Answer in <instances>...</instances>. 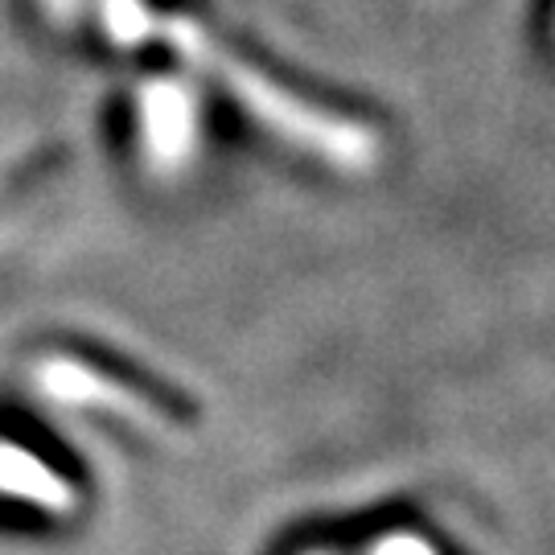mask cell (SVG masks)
<instances>
[{"mask_svg": "<svg viewBox=\"0 0 555 555\" xmlns=\"http://www.w3.org/2000/svg\"><path fill=\"white\" fill-rule=\"evenodd\" d=\"M157 29L194 70H202L206 79L219 82L227 95H235L263 128H272V132L284 137L288 144L309 149L313 157L330 160V165H341V169H354V173L358 169H371L378 160V140L371 128H362L354 119L318 112V107H309V103L297 100V95H288L284 87H276L272 79H263L247 62H238L235 54H227L219 41L202 29L198 21L165 17V21H157Z\"/></svg>", "mask_w": 555, "mask_h": 555, "instance_id": "1", "label": "cell"}, {"mask_svg": "<svg viewBox=\"0 0 555 555\" xmlns=\"http://www.w3.org/2000/svg\"><path fill=\"white\" fill-rule=\"evenodd\" d=\"M38 387L59 403L100 408V412H112V416L140 424V428H153V433L173 428V420L165 416L153 399H144L140 391L124 387L119 378L100 375V371H91L87 362H75V358H46L38 366Z\"/></svg>", "mask_w": 555, "mask_h": 555, "instance_id": "2", "label": "cell"}, {"mask_svg": "<svg viewBox=\"0 0 555 555\" xmlns=\"http://www.w3.org/2000/svg\"><path fill=\"white\" fill-rule=\"evenodd\" d=\"M144 157L160 173H178L198 144V103L173 79H157L140 91Z\"/></svg>", "mask_w": 555, "mask_h": 555, "instance_id": "3", "label": "cell"}, {"mask_svg": "<svg viewBox=\"0 0 555 555\" xmlns=\"http://www.w3.org/2000/svg\"><path fill=\"white\" fill-rule=\"evenodd\" d=\"M0 494L29 502L50 515H70L79 506V494L66 477L54 474L41 456H34L21 444H9V440H0Z\"/></svg>", "mask_w": 555, "mask_h": 555, "instance_id": "4", "label": "cell"}, {"mask_svg": "<svg viewBox=\"0 0 555 555\" xmlns=\"http://www.w3.org/2000/svg\"><path fill=\"white\" fill-rule=\"evenodd\" d=\"M103 25L116 46H140V41H149L153 17H149L144 0H103Z\"/></svg>", "mask_w": 555, "mask_h": 555, "instance_id": "5", "label": "cell"}, {"mask_svg": "<svg viewBox=\"0 0 555 555\" xmlns=\"http://www.w3.org/2000/svg\"><path fill=\"white\" fill-rule=\"evenodd\" d=\"M371 555H437V547L420 535H387L371 547Z\"/></svg>", "mask_w": 555, "mask_h": 555, "instance_id": "6", "label": "cell"}, {"mask_svg": "<svg viewBox=\"0 0 555 555\" xmlns=\"http://www.w3.org/2000/svg\"><path fill=\"white\" fill-rule=\"evenodd\" d=\"M41 4H46V13L54 21H70L75 9H79V0H41Z\"/></svg>", "mask_w": 555, "mask_h": 555, "instance_id": "7", "label": "cell"}]
</instances>
